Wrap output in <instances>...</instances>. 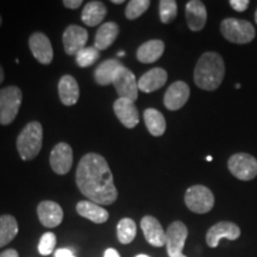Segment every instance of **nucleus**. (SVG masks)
Here are the masks:
<instances>
[{"instance_id":"obj_34","label":"nucleus","mask_w":257,"mask_h":257,"mask_svg":"<svg viewBox=\"0 0 257 257\" xmlns=\"http://www.w3.org/2000/svg\"><path fill=\"white\" fill-rule=\"evenodd\" d=\"M63 5H64V8L73 10V9L80 8V6L82 5V2L81 0H64Z\"/></svg>"},{"instance_id":"obj_1","label":"nucleus","mask_w":257,"mask_h":257,"mask_svg":"<svg viewBox=\"0 0 257 257\" xmlns=\"http://www.w3.org/2000/svg\"><path fill=\"white\" fill-rule=\"evenodd\" d=\"M80 192L89 201L111 205L117 200L118 191L107 161L99 154L89 153L80 160L75 174Z\"/></svg>"},{"instance_id":"obj_41","label":"nucleus","mask_w":257,"mask_h":257,"mask_svg":"<svg viewBox=\"0 0 257 257\" xmlns=\"http://www.w3.org/2000/svg\"><path fill=\"white\" fill-rule=\"evenodd\" d=\"M136 257H149V256H147V255H137Z\"/></svg>"},{"instance_id":"obj_27","label":"nucleus","mask_w":257,"mask_h":257,"mask_svg":"<svg viewBox=\"0 0 257 257\" xmlns=\"http://www.w3.org/2000/svg\"><path fill=\"white\" fill-rule=\"evenodd\" d=\"M18 233V223L11 214L0 216V248L8 245Z\"/></svg>"},{"instance_id":"obj_23","label":"nucleus","mask_w":257,"mask_h":257,"mask_svg":"<svg viewBox=\"0 0 257 257\" xmlns=\"http://www.w3.org/2000/svg\"><path fill=\"white\" fill-rule=\"evenodd\" d=\"M119 34V27L114 22H108V23L102 24L100 28L98 29L95 35L94 40V47L100 50H106L108 47H111L118 37Z\"/></svg>"},{"instance_id":"obj_42","label":"nucleus","mask_w":257,"mask_h":257,"mask_svg":"<svg viewBox=\"0 0 257 257\" xmlns=\"http://www.w3.org/2000/svg\"><path fill=\"white\" fill-rule=\"evenodd\" d=\"M2 24H3V18H2V16H0V27H2Z\"/></svg>"},{"instance_id":"obj_32","label":"nucleus","mask_w":257,"mask_h":257,"mask_svg":"<svg viewBox=\"0 0 257 257\" xmlns=\"http://www.w3.org/2000/svg\"><path fill=\"white\" fill-rule=\"evenodd\" d=\"M56 245V236L53 232H46L41 237L38 243V251L41 255L48 256L54 251Z\"/></svg>"},{"instance_id":"obj_44","label":"nucleus","mask_w":257,"mask_h":257,"mask_svg":"<svg viewBox=\"0 0 257 257\" xmlns=\"http://www.w3.org/2000/svg\"><path fill=\"white\" fill-rule=\"evenodd\" d=\"M206 160H207V161H212V157H211V156H207Z\"/></svg>"},{"instance_id":"obj_31","label":"nucleus","mask_w":257,"mask_h":257,"mask_svg":"<svg viewBox=\"0 0 257 257\" xmlns=\"http://www.w3.org/2000/svg\"><path fill=\"white\" fill-rule=\"evenodd\" d=\"M149 0H131V2H128L126 9H125V17L130 19V21L137 19L149 9Z\"/></svg>"},{"instance_id":"obj_28","label":"nucleus","mask_w":257,"mask_h":257,"mask_svg":"<svg viewBox=\"0 0 257 257\" xmlns=\"http://www.w3.org/2000/svg\"><path fill=\"white\" fill-rule=\"evenodd\" d=\"M137 233L136 223L130 218H123L117 225L118 240L121 244H128L135 239Z\"/></svg>"},{"instance_id":"obj_29","label":"nucleus","mask_w":257,"mask_h":257,"mask_svg":"<svg viewBox=\"0 0 257 257\" xmlns=\"http://www.w3.org/2000/svg\"><path fill=\"white\" fill-rule=\"evenodd\" d=\"M99 57H100V53L95 47H86L76 54L75 60L79 67L86 68V67L92 66L95 61H98Z\"/></svg>"},{"instance_id":"obj_7","label":"nucleus","mask_w":257,"mask_h":257,"mask_svg":"<svg viewBox=\"0 0 257 257\" xmlns=\"http://www.w3.org/2000/svg\"><path fill=\"white\" fill-rule=\"evenodd\" d=\"M227 168L234 178L250 181L257 176V160L245 153L234 154L227 162Z\"/></svg>"},{"instance_id":"obj_37","label":"nucleus","mask_w":257,"mask_h":257,"mask_svg":"<svg viewBox=\"0 0 257 257\" xmlns=\"http://www.w3.org/2000/svg\"><path fill=\"white\" fill-rule=\"evenodd\" d=\"M104 257H120L119 253H118V251L115 249H107L104 253Z\"/></svg>"},{"instance_id":"obj_39","label":"nucleus","mask_w":257,"mask_h":257,"mask_svg":"<svg viewBox=\"0 0 257 257\" xmlns=\"http://www.w3.org/2000/svg\"><path fill=\"white\" fill-rule=\"evenodd\" d=\"M112 3H113V4H123V0H112Z\"/></svg>"},{"instance_id":"obj_24","label":"nucleus","mask_w":257,"mask_h":257,"mask_svg":"<svg viewBox=\"0 0 257 257\" xmlns=\"http://www.w3.org/2000/svg\"><path fill=\"white\" fill-rule=\"evenodd\" d=\"M165 43L161 40H152L143 43L137 50V59L142 63H154L163 55Z\"/></svg>"},{"instance_id":"obj_16","label":"nucleus","mask_w":257,"mask_h":257,"mask_svg":"<svg viewBox=\"0 0 257 257\" xmlns=\"http://www.w3.org/2000/svg\"><path fill=\"white\" fill-rule=\"evenodd\" d=\"M38 219L46 227H56L62 223L63 211L57 202L44 200L37 206Z\"/></svg>"},{"instance_id":"obj_18","label":"nucleus","mask_w":257,"mask_h":257,"mask_svg":"<svg viewBox=\"0 0 257 257\" xmlns=\"http://www.w3.org/2000/svg\"><path fill=\"white\" fill-rule=\"evenodd\" d=\"M186 19L192 31H200L207 21V10L200 0H191L186 5Z\"/></svg>"},{"instance_id":"obj_17","label":"nucleus","mask_w":257,"mask_h":257,"mask_svg":"<svg viewBox=\"0 0 257 257\" xmlns=\"http://www.w3.org/2000/svg\"><path fill=\"white\" fill-rule=\"evenodd\" d=\"M141 227L148 243L157 248L166 245V231L155 217H143V219L141 220Z\"/></svg>"},{"instance_id":"obj_25","label":"nucleus","mask_w":257,"mask_h":257,"mask_svg":"<svg viewBox=\"0 0 257 257\" xmlns=\"http://www.w3.org/2000/svg\"><path fill=\"white\" fill-rule=\"evenodd\" d=\"M107 9L102 2H89L82 10L81 21L88 27H96L104 21Z\"/></svg>"},{"instance_id":"obj_40","label":"nucleus","mask_w":257,"mask_h":257,"mask_svg":"<svg viewBox=\"0 0 257 257\" xmlns=\"http://www.w3.org/2000/svg\"><path fill=\"white\" fill-rule=\"evenodd\" d=\"M125 55V54H124V51H119V53H118V56H124Z\"/></svg>"},{"instance_id":"obj_5","label":"nucleus","mask_w":257,"mask_h":257,"mask_svg":"<svg viewBox=\"0 0 257 257\" xmlns=\"http://www.w3.org/2000/svg\"><path fill=\"white\" fill-rule=\"evenodd\" d=\"M22 99L23 93L17 86H8L0 89V124L9 125L16 119Z\"/></svg>"},{"instance_id":"obj_2","label":"nucleus","mask_w":257,"mask_h":257,"mask_svg":"<svg viewBox=\"0 0 257 257\" xmlns=\"http://www.w3.org/2000/svg\"><path fill=\"white\" fill-rule=\"evenodd\" d=\"M225 64L219 54H202L194 69V82L204 91H216L224 80Z\"/></svg>"},{"instance_id":"obj_26","label":"nucleus","mask_w":257,"mask_h":257,"mask_svg":"<svg viewBox=\"0 0 257 257\" xmlns=\"http://www.w3.org/2000/svg\"><path fill=\"white\" fill-rule=\"evenodd\" d=\"M144 121H146L147 128L153 136L160 137L165 134L167 124L163 114L155 108H147L144 111Z\"/></svg>"},{"instance_id":"obj_10","label":"nucleus","mask_w":257,"mask_h":257,"mask_svg":"<svg viewBox=\"0 0 257 257\" xmlns=\"http://www.w3.org/2000/svg\"><path fill=\"white\" fill-rule=\"evenodd\" d=\"M240 236V229L238 225L231 221H219L210 227L206 233V243L210 248H216L219 245L221 238L229 240H236Z\"/></svg>"},{"instance_id":"obj_9","label":"nucleus","mask_w":257,"mask_h":257,"mask_svg":"<svg viewBox=\"0 0 257 257\" xmlns=\"http://www.w3.org/2000/svg\"><path fill=\"white\" fill-rule=\"evenodd\" d=\"M119 98L135 101L138 96V81L135 74L126 67H121L112 82Z\"/></svg>"},{"instance_id":"obj_4","label":"nucleus","mask_w":257,"mask_h":257,"mask_svg":"<svg viewBox=\"0 0 257 257\" xmlns=\"http://www.w3.org/2000/svg\"><path fill=\"white\" fill-rule=\"evenodd\" d=\"M221 35L231 43L246 44L255 38L256 31L248 21L237 18H226L220 24Z\"/></svg>"},{"instance_id":"obj_38","label":"nucleus","mask_w":257,"mask_h":257,"mask_svg":"<svg viewBox=\"0 0 257 257\" xmlns=\"http://www.w3.org/2000/svg\"><path fill=\"white\" fill-rule=\"evenodd\" d=\"M5 79V73H4V68L2 67V64H0V83L4 81Z\"/></svg>"},{"instance_id":"obj_8","label":"nucleus","mask_w":257,"mask_h":257,"mask_svg":"<svg viewBox=\"0 0 257 257\" xmlns=\"http://www.w3.org/2000/svg\"><path fill=\"white\" fill-rule=\"evenodd\" d=\"M188 237V229L182 221H173L166 231V246L169 257L182 256L185 243Z\"/></svg>"},{"instance_id":"obj_33","label":"nucleus","mask_w":257,"mask_h":257,"mask_svg":"<svg viewBox=\"0 0 257 257\" xmlns=\"http://www.w3.org/2000/svg\"><path fill=\"white\" fill-rule=\"evenodd\" d=\"M249 0H230V5L234 11L243 12L249 8Z\"/></svg>"},{"instance_id":"obj_20","label":"nucleus","mask_w":257,"mask_h":257,"mask_svg":"<svg viewBox=\"0 0 257 257\" xmlns=\"http://www.w3.org/2000/svg\"><path fill=\"white\" fill-rule=\"evenodd\" d=\"M60 100L63 105L73 106L79 100L80 89L76 80L72 75H63L59 82Z\"/></svg>"},{"instance_id":"obj_21","label":"nucleus","mask_w":257,"mask_h":257,"mask_svg":"<svg viewBox=\"0 0 257 257\" xmlns=\"http://www.w3.org/2000/svg\"><path fill=\"white\" fill-rule=\"evenodd\" d=\"M76 212L83 218H87L95 224H102L108 219V212L101 207L100 205L95 204L89 200H82L76 205Z\"/></svg>"},{"instance_id":"obj_35","label":"nucleus","mask_w":257,"mask_h":257,"mask_svg":"<svg viewBox=\"0 0 257 257\" xmlns=\"http://www.w3.org/2000/svg\"><path fill=\"white\" fill-rule=\"evenodd\" d=\"M73 252L69 249H59L55 251V257H73Z\"/></svg>"},{"instance_id":"obj_45","label":"nucleus","mask_w":257,"mask_h":257,"mask_svg":"<svg viewBox=\"0 0 257 257\" xmlns=\"http://www.w3.org/2000/svg\"><path fill=\"white\" fill-rule=\"evenodd\" d=\"M180 257H187V256H185V255H182V256H180Z\"/></svg>"},{"instance_id":"obj_3","label":"nucleus","mask_w":257,"mask_h":257,"mask_svg":"<svg viewBox=\"0 0 257 257\" xmlns=\"http://www.w3.org/2000/svg\"><path fill=\"white\" fill-rule=\"evenodd\" d=\"M43 127L40 121H30L25 125L17 138V150L23 161L34 160L42 149Z\"/></svg>"},{"instance_id":"obj_19","label":"nucleus","mask_w":257,"mask_h":257,"mask_svg":"<svg viewBox=\"0 0 257 257\" xmlns=\"http://www.w3.org/2000/svg\"><path fill=\"white\" fill-rule=\"evenodd\" d=\"M168 74L163 68H153L144 73L138 80V89L144 93H152L165 86Z\"/></svg>"},{"instance_id":"obj_46","label":"nucleus","mask_w":257,"mask_h":257,"mask_svg":"<svg viewBox=\"0 0 257 257\" xmlns=\"http://www.w3.org/2000/svg\"><path fill=\"white\" fill-rule=\"evenodd\" d=\"M73 257H75V256H73Z\"/></svg>"},{"instance_id":"obj_13","label":"nucleus","mask_w":257,"mask_h":257,"mask_svg":"<svg viewBox=\"0 0 257 257\" xmlns=\"http://www.w3.org/2000/svg\"><path fill=\"white\" fill-rule=\"evenodd\" d=\"M32 56L42 64H49L53 61L54 51L51 43L46 35L42 32H35L29 38Z\"/></svg>"},{"instance_id":"obj_43","label":"nucleus","mask_w":257,"mask_h":257,"mask_svg":"<svg viewBox=\"0 0 257 257\" xmlns=\"http://www.w3.org/2000/svg\"><path fill=\"white\" fill-rule=\"evenodd\" d=\"M255 21H256V24H257V10H256V14H255Z\"/></svg>"},{"instance_id":"obj_12","label":"nucleus","mask_w":257,"mask_h":257,"mask_svg":"<svg viewBox=\"0 0 257 257\" xmlns=\"http://www.w3.org/2000/svg\"><path fill=\"white\" fill-rule=\"evenodd\" d=\"M88 32L79 25H69L63 32V47L68 55H76L79 51L86 48Z\"/></svg>"},{"instance_id":"obj_15","label":"nucleus","mask_w":257,"mask_h":257,"mask_svg":"<svg viewBox=\"0 0 257 257\" xmlns=\"http://www.w3.org/2000/svg\"><path fill=\"white\" fill-rule=\"evenodd\" d=\"M113 111L125 127L134 128L140 121V113L133 100L118 98V100H115L113 104Z\"/></svg>"},{"instance_id":"obj_36","label":"nucleus","mask_w":257,"mask_h":257,"mask_svg":"<svg viewBox=\"0 0 257 257\" xmlns=\"http://www.w3.org/2000/svg\"><path fill=\"white\" fill-rule=\"evenodd\" d=\"M0 257H19L17 250L15 249H8L5 251H3L0 253Z\"/></svg>"},{"instance_id":"obj_30","label":"nucleus","mask_w":257,"mask_h":257,"mask_svg":"<svg viewBox=\"0 0 257 257\" xmlns=\"http://www.w3.org/2000/svg\"><path fill=\"white\" fill-rule=\"evenodd\" d=\"M178 15V4L174 0H161L160 2V18L163 24H169Z\"/></svg>"},{"instance_id":"obj_6","label":"nucleus","mask_w":257,"mask_h":257,"mask_svg":"<svg viewBox=\"0 0 257 257\" xmlns=\"http://www.w3.org/2000/svg\"><path fill=\"white\" fill-rule=\"evenodd\" d=\"M185 204L194 213H207L214 206V195L206 186H192L186 191Z\"/></svg>"},{"instance_id":"obj_11","label":"nucleus","mask_w":257,"mask_h":257,"mask_svg":"<svg viewBox=\"0 0 257 257\" xmlns=\"http://www.w3.org/2000/svg\"><path fill=\"white\" fill-rule=\"evenodd\" d=\"M73 165V149L68 143L61 142L50 153V167L56 174L64 175Z\"/></svg>"},{"instance_id":"obj_14","label":"nucleus","mask_w":257,"mask_h":257,"mask_svg":"<svg viewBox=\"0 0 257 257\" xmlns=\"http://www.w3.org/2000/svg\"><path fill=\"white\" fill-rule=\"evenodd\" d=\"M189 94H191V91H189V86L187 83L184 81H176L172 83L167 89L163 102L170 111L180 110L187 102Z\"/></svg>"},{"instance_id":"obj_22","label":"nucleus","mask_w":257,"mask_h":257,"mask_svg":"<svg viewBox=\"0 0 257 257\" xmlns=\"http://www.w3.org/2000/svg\"><path fill=\"white\" fill-rule=\"evenodd\" d=\"M123 64L118 60H106L104 62L96 67L94 72V80L98 85L107 86L113 82V80L117 75Z\"/></svg>"}]
</instances>
